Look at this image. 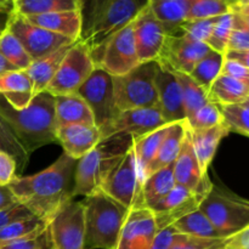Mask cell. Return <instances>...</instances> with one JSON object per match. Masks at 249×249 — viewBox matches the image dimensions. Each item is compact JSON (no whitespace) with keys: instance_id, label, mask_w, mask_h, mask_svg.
I'll use <instances>...</instances> for the list:
<instances>
[{"instance_id":"ba28073f","label":"cell","mask_w":249,"mask_h":249,"mask_svg":"<svg viewBox=\"0 0 249 249\" xmlns=\"http://www.w3.org/2000/svg\"><path fill=\"white\" fill-rule=\"evenodd\" d=\"M143 179L131 148L102 184L100 191L128 209L142 208Z\"/></svg>"},{"instance_id":"ac0fdd59","label":"cell","mask_w":249,"mask_h":249,"mask_svg":"<svg viewBox=\"0 0 249 249\" xmlns=\"http://www.w3.org/2000/svg\"><path fill=\"white\" fill-rule=\"evenodd\" d=\"M157 233L155 215L150 209H130L121 230L117 249H150Z\"/></svg>"},{"instance_id":"60d3db41","label":"cell","mask_w":249,"mask_h":249,"mask_svg":"<svg viewBox=\"0 0 249 249\" xmlns=\"http://www.w3.org/2000/svg\"><path fill=\"white\" fill-rule=\"evenodd\" d=\"M232 29L233 14L232 12H229V14L219 17L215 26H214L213 32H212L211 36H209L206 44L213 51H216V53H221V55H225L226 50H228L229 39H230Z\"/></svg>"},{"instance_id":"484cf974","label":"cell","mask_w":249,"mask_h":249,"mask_svg":"<svg viewBox=\"0 0 249 249\" xmlns=\"http://www.w3.org/2000/svg\"><path fill=\"white\" fill-rule=\"evenodd\" d=\"M189 131L202 173L208 174V168L215 156L219 143L230 131L224 125V123L220 125L213 126V128L201 129V130H190L189 129Z\"/></svg>"},{"instance_id":"ab89813d","label":"cell","mask_w":249,"mask_h":249,"mask_svg":"<svg viewBox=\"0 0 249 249\" xmlns=\"http://www.w3.org/2000/svg\"><path fill=\"white\" fill-rule=\"evenodd\" d=\"M230 2L228 0H189L186 21L224 16L231 12Z\"/></svg>"},{"instance_id":"6da1fadb","label":"cell","mask_w":249,"mask_h":249,"mask_svg":"<svg viewBox=\"0 0 249 249\" xmlns=\"http://www.w3.org/2000/svg\"><path fill=\"white\" fill-rule=\"evenodd\" d=\"M78 160L62 153L46 169L29 177H17L7 186L33 215L50 223L63 206L74 199Z\"/></svg>"},{"instance_id":"cb8c5ba5","label":"cell","mask_w":249,"mask_h":249,"mask_svg":"<svg viewBox=\"0 0 249 249\" xmlns=\"http://www.w3.org/2000/svg\"><path fill=\"white\" fill-rule=\"evenodd\" d=\"M0 95L15 109H23L34 97L33 83L27 71H12L0 77Z\"/></svg>"},{"instance_id":"bcb514c9","label":"cell","mask_w":249,"mask_h":249,"mask_svg":"<svg viewBox=\"0 0 249 249\" xmlns=\"http://www.w3.org/2000/svg\"><path fill=\"white\" fill-rule=\"evenodd\" d=\"M233 14V12H232ZM249 50V29L242 19L233 14V29L229 39L226 51H248Z\"/></svg>"},{"instance_id":"44dd1931","label":"cell","mask_w":249,"mask_h":249,"mask_svg":"<svg viewBox=\"0 0 249 249\" xmlns=\"http://www.w3.org/2000/svg\"><path fill=\"white\" fill-rule=\"evenodd\" d=\"M100 140L101 134L95 125L74 124L56 129V141L62 146L63 153L75 160L85 157Z\"/></svg>"},{"instance_id":"d6a6232c","label":"cell","mask_w":249,"mask_h":249,"mask_svg":"<svg viewBox=\"0 0 249 249\" xmlns=\"http://www.w3.org/2000/svg\"><path fill=\"white\" fill-rule=\"evenodd\" d=\"M83 0H15V11L23 17L82 9Z\"/></svg>"},{"instance_id":"277c9868","label":"cell","mask_w":249,"mask_h":249,"mask_svg":"<svg viewBox=\"0 0 249 249\" xmlns=\"http://www.w3.org/2000/svg\"><path fill=\"white\" fill-rule=\"evenodd\" d=\"M134 139L125 133L102 138L100 142L78 160L74 197H89L100 191L105 180L133 148Z\"/></svg>"},{"instance_id":"30bf717a","label":"cell","mask_w":249,"mask_h":249,"mask_svg":"<svg viewBox=\"0 0 249 249\" xmlns=\"http://www.w3.org/2000/svg\"><path fill=\"white\" fill-rule=\"evenodd\" d=\"M90 51L80 40L75 41L66 53L60 68L45 91L53 96L75 94L95 70Z\"/></svg>"},{"instance_id":"3957f363","label":"cell","mask_w":249,"mask_h":249,"mask_svg":"<svg viewBox=\"0 0 249 249\" xmlns=\"http://www.w3.org/2000/svg\"><path fill=\"white\" fill-rule=\"evenodd\" d=\"M0 117L10 125L29 155L56 141L55 96L43 91L23 109H15L0 95Z\"/></svg>"},{"instance_id":"5bb4252c","label":"cell","mask_w":249,"mask_h":249,"mask_svg":"<svg viewBox=\"0 0 249 249\" xmlns=\"http://www.w3.org/2000/svg\"><path fill=\"white\" fill-rule=\"evenodd\" d=\"M209 46L204 43L195 41L185 36H165L157 63L170 72L190 74L199 60L203 58Z\"/></svg>"},{"instance_id":"74e56055","label":"cell","mask_w":249,"mask_h":249,"mask_svg":"<svg viewBox=\"0 0 249 249\" xmlns=\"http://www.w3.org/2000/svg\"><path fill=\"white\" fill-rule=\"evenodd\" d=\"M0 53L18 71L28 70L32 63V58L22 44L9 29H6L0 36Z\"/></svg>"},{"instance_id":"ffe728a7","label":"cell","mask_w":249,"mask_h":249,"mask_svg":"<svg viewBox=\"0 0 249 249\" xmlns=\"http://www.w3.org/2000/svg\"><path fill=\"white\" fill-rule=\"evenodd\" d=\"M158 96V107L168 124L186 121L181 87L177 77L170 71L160 66L155 78Z\"/></svg>"},{"instance_id":"9a60e30c","label":"cell","mask_w":249,"mask_h":249,"mask_svg":"<svg viewBox=\"0 0 249 249\" xmlns=\"http://www.w3.org/2000/svg\"><path fill=\"white\" fill-rule=\"evenodd\" d=\"M164 125L168 123L163 118L160 107L153 106L119 112L114 121L100 134L101 139L117 133H125L133 139H139Z\"/></svg>"},{"instance_id":"c3c4849f","label":"cell","mask_w":249,"mask_h":249,"mask_svg":"<svg viewBox=\"0 0 249 249\" xmlns=\"http://www.w3.org/2000/svg\"><path fill=\"white\" fill-rule=\"evenodd\" d=\"M17 178V165L11 156L0 152V185H9Z\"/></svg>"},{"instance_id":"f546056e","label":"cell","mask_w":249,"mask_h":249,"mask_svg":"<svg viewBox=\"0 0 249 249\" xmlns=\"http://www.w3.org/2000/svg\"><path fill=\"white\" fill-rule=\"evenodd\" d=\"M175 185L174 163L151 174L142 184L143 207L148 209L155 207L174 189Z\"/></svg>"},{"instance_id":"8fae6325","label":"cell","mask_w":249,"mask_h":249,"mask_svg":"<svg viewBox=\"0 0 249 249\" xmlns=\"http://www.w3.org/2000/svg\"><path fill=\"white\" fill-rule=\"evenodd\" d=\"M53 249H84L85 207L83 201L68 202L49 223Z\"/></svg>"},{"instance_id":"4316f807","label":"cell","mask_w":249,"mask_h":249,"mask_svg":"<svg viewBox=\"0 0 249 249\" xmlns=\"http://www.w3.org/2000/svg\"><path fill=\"white\" fill-rule=\"evenodd\" d=\"M74 43L62 46L58 50L53 51V53H49V55L44 56V57L39 58V60L33 61L28 67V70H26L32 83H33L34 96L45 91L46 88L49 87L51 80L55 77L57 70L60 68L66 53H68L71 46Z\"/></svg>"},{"instance_id":"836d02e7","label":"cell","mask_w":249,"mask_h":249,"mask_svg":"<svg viewBox=\"0 0 249 249\" xmlns=\"http://www.w3.org/2000/svg\"><path fill=\"white\" fill-rule=\"evenodd\" d=\"M225 56L216 51L211 50L203 56L202 60L198 61L192 72L190 73V77L208 92L209 88L214 83V80L220 75L221 68H223Z\"/></svg>"},{"instance_id":"e0dca14e","label":"cell","mask_w":249,"mask_h":249,"mask_svg":"<svg viewBox=\"0 0 249 249\" xmlns=\"http://www.w3.org/2000/svg\"><path fill=\"white\" fill-rule=\"evenodd\" d=\"M165 36L150 2H147L134 19V40L140 63L157 61Z\"/></svg>"},{"instance_id":"db71d44e","label":"cell","mask_w":249,"mask_h":249,"mask_svg":"<svg viewBox=\"0 0 249 249\" xmlns=\"http://www.w3.org/2000/svg\"><path fill=\"white\" fill-rule=\"evenodd\" d=\"M225 58L238 62L249 70V50L248 51H226Z\"/></svg>"},{"instance_id":"d590c367","label":"cell","mask_w":249,"mask_h":249,"mask_svg":"<svg viewBox=\"0 0 249 249\" xmlns=\"http://www.w3.org/2000/svg\"><path fill=\"white\" fill-rule=\"evenodd\" d=\"M0 152L11 156L17 165V177H21L29 160V153L22 146L9 124L0 117Z\"/></svg>"},{"instance_id":"f5cc1de1","label":"cell","mask_w":249,"mask_h":249,"mask_svg":"<svg viewBox=\"0 0 249 249\" xmlns=\"http://www.w3.org/2000/svg\"><path fill=\"white\" fill-rule=\"evenodd\" d=\"M17 203V199L7 185H0V211Z\"/></svg>"},{"instance_id":"f1b7e54d","label":"cell","mask_w":249,"mask_h":249,"mask_svg":"<svg viewBox=\"0 0 249 249\" xmlns=\"http://www.w3.org/2000/svg\"><path fill=\"white\" fill-rule=\"evenodd\" d=\"M249 97V83L220 74L208 90V100L218 106L242 104Z\"/></svg>"},{"instance_id":"f907efd6","label":"cell","mask_w":249,"mask_h":249,"mask_svg":"<svg viewBox=\"0 0 249 249\" xmlns=\"http://www.w3.org/2000/svg\"><path fill=\"white\" fill-rule=\"evenodd\" d=\"M223 75H228V77L235 78V79L243 80V82L249 83V70L246 68L245 66L240 65L238 62L231 61L225 58L224 60L223 68H221V73Z\"/></svg>"},{"instance_id":"7dc6e473","label":"cell","mask_w":249,"mask_h":249,"mask_svg":"<svg viewBox=\"0 0 249 249\" xmlns=\"http://www.w3.org/2000/svg\"><path fill=\"white\" fill-rule=\"evenodd\" d=\"M29 216H33V214H32L23 204L17 202L14 206L0 211V230H2V229L6 228L7 225L15 223V221L27 219L29 218Z\"/></svg>"},{"instance_id":"680465c9","label":"cell","mask_w":249,"mask_h":249,"mask_svg":"<svg viewBox=\"0 0 249 249\" xmlns=\"http://www.w3.org/2000/svg\"><path fill=\"white\" fill-rule=\"evenodd\" d=\"M247 101H248V102H249V97H248V100H247Z\"/></svg>"},{"instance_id":"603a6c76","label":"cell","mask_w":249,"mask_h":249,"mask_svg":"<svg viewBox=\"0 0 249 249\" xmlns=\"http://www.w3.org/2000/svg\"><path fill=\"white\" fill-rule=\"evenodd\" d=\"M74 124L95 125L91 111L77 94L55 96L56 129Z\"/></svg>"},{"instance_id":"681fc988","label":"cell","mask_w":249,"mask_h":249,"mask_svg":"<svg viewBox=\"0 0 249 249\" xmlns=\"http://www.w3.org/2000/svg\"><path fill=\"white\" fill-rule=\"evenodd\" d=\"M180 235L181 233H178L173 229V226L163 229V230L158 231L150 249H170V247L175 243V241L180 237Z\"/></svg>"},{"instance_id":"8992f818","label":"cell","mask_w":249,"mask_h":249,"mask_svg":"<svg viewBox=\"0 0 249 249\" xmlns=\"http://www.w3.org/2000/svg\"><path fill=\"white\" fill-rule=\"evenodd\" d=\"M198 209L224 238L240 232L249 225V201L225 187L213 185Z\"/></svg>"},{"instance_id":"2e32d148","label":"cell","mask_w":249,"mask_h":249,"mask_svg":"<svg viewBox=\"0 0 249 249\" xmlns=\"http://www.w3.org/2000/svg\"><path fill=\"white\" fill-rule=\"evenodd\" d=\"M174 177L177 185L186 187L202 199H204V197L213 187L208 174H203L199 167L198 160L191 142L189 128L182 141L179 155L174 162Z\"/></svg>"},{"instance_id":"f35d334b","label":"cell","mask_w":249,"mask_h":249,"mask_svg":"<svg viewBox=\"0 0 249 249\" xmlns=\"http://www.w3.org/2000/svg\"><path fill=\"white\" fill-rule=\"evenodd\" d=\"M223 116L224 125L229 131L241 134L249 138V102L231 105V106H219Z\"/></svg>"},{"instance_id":"8d00e7d4","label":"cell","mask_w":249,"mask_h":249,"mask_svg":"<svg viewBox=\"0 0 249 249\" xmlns=\"http://www.w3.org/2000/svg\"><path fill=\"white\" fill-rule=\"evenodd\" d=\"M48 226L49 223L41 220L36 215L15 221V223L10 224L6 228L0 230V247L15 242V241L22 240V238L39 232V231L45 230Z\"/></svg>"},{"instance_id":"9f6ffc18","label":"cell","mask_w":249,"mask_h":249,"mask_svg":"<svg viewBox=\"0 0 249 249\" xmlns=\"http://www.w3.org/2000/svg\"><path fill=\"white\" fill-rule=\"evenodd\" d=\"M12 71H18V70H17L16 67H14V66H12L11 63H10L9 61H7L6 58L0 53V77L6 74V73L12 72Z\"/></svg>"},{"instance_id":"6f0895ef","label":"cell","mask_w":249,"mask_h":249,"mask_svg":"<svg viewBox=\"0 0 249 249\" xmlns=\"http://www.w3.org/2000/svg\"><path fill=\"white\" fill-rule=\"evenodd\" d=\"M236 15H237V16L242 19L243 23H245L246 26H247V28L249 29V15H238V14H236Z\"/></svg>"},{"instance_id":"52a82bcc","label":"cell","mask_w":249,"mask_h":249,"mask_svg":"<svg viewBox=\"0 0 249 249\" xmlns=\"http://www.w3.org/2000/svg\"><path fill=\"white\" fill-rule=\"evenodd\" d=\"M158 67L157 61L143 62L126 74L112 77L114 101L119 112L158 106L155 84Z\"/></svg>"},{"instance_id":"f6af8a7d","label":"cell","mask_w":249,"mask_h":249,"mask_svg":"<svg viewBox=\"0 0 249 249\" xmlns=\"http://www.w3.org/2000/svg\"><path fill=\"white\" fill-rule=\"evenodd\" d=\"M226 238L208 240V238L191 237L180 235L170 249H224Z\"/></svg>"},{"instance_id":"7a4b0ae2","label":"cell","mask_w":249,"mask_h":249,"mask_svg":"<svg viewBox=\"0 0 249 249\" xmlns=\"http://www.w3.org/2000/svg\"><path fill=\"white\" fill-rule=\"evenodd\" d=\"M148 0H91L82 4L79 40L90 51L95 66L109 39L135 19Z\"/></svg>"},{"instance_id":"4fadbf2b","label":"cell","mask_w":249,"mask_h":249,"mask_svg":"<svg viewBox=\"0 0 249 249\" xmlns=\"http://www.w3.org/2000/svg\"><path fill=\"white\" fill-rule=\"evenodd\" d=\"M140 65L134 40V21L112 36L102 51L96 67L111 77L126 74Z\"/></svg>"},{"instance_id":"7402d4cb","label":"cell","mask_w":249,"mask_h":249,"mask_svg":"<svg viewBox=\"0 0 249 249\" xmlns=\"http://www.w3.org/2000/svg\"><path fill=\"white\" fill-rule=\"evenodd\" d=\"M29 23L46 29L51 33L70 39L72 41L79 40L82 33V9L72 11L51 12L38 16L24 17Z\"/></svg>"},{"instance_id":"7bdbcfd3","label":"cell","mask_w":249,"mask_h":249,"mask_svg":"<svg viewBox=\"0 0 249 249\" xmlns=\"http://www.w3.org/2000/svg\"><path fill=\"white\" fill-rule=\"evenodd\" d=\"M219 17L207 19H194V21H185L181 27V34L199 43H207L213 32L214 26Z\"/></svg>"},{"instance_id":"d4e9b609","label":"cell","mask_w":249,"mask_h":249,"mask_svg":"<svg viewBox=\"0 0 249 249\" xmlns=\"http://www.w3.org/2000/svg\"><path fill=\"white\" fill-rule=\"evenodd\" d=\"M156 18L167 36H181L186 21L189 0H148Z\"/></svg>"},{"instance_id":"816d5d0a","label":"cell","mask_w":249,"mask_h":249,"mask_svg":"<svg viewBox=\"0 0 249 249\" xmlns=\"http://www.w3.org/2000/svg\"><path fill=\"white\" fill-rule=\"evenodd\" d=\"M15 12V1L0 0V36L7 29L10 18Z\"/></svg>"},{"instance_id":"83f0119b","label":"cell","mask_w":249,"mask_h":249,"mask_svg":"<svg viewBox=\"0 0 249 249\" xmlns=\"http://www.w3.org/2000/svg\"><path fill=\"white\" fill-rule=\"evenodd\" d=\"M186 133V121L170 124L169 131H168L167 136L163 140L157 155H156V157L153 158L151 164L146 169L143 180L147 177H150L151 174H153V173L158 172V170L163 169V168L168 167V165L173 164L175 162V160H177L178 155L180 152V148H181L182 141H184Z\"/></svg>"},{"instance_id":"d6986e66","label":"cell","mask_w":249,"mask_h":249,"mask_svg":"<svg viewBox=\"0 0 249 249\" xmlns=\"http://www.w3.org/2000/svg\"><path fill=\"white\" fill-rule=\"evenodd\" d=\"M202 201L201 197L192 194L186 187L175 185L160 203L150 209L155 215L158 231L169 228L180 218L198 209Z\"/></svg>"},{"instance_id":"ee69618b","label":"cell","mask_w":249,"mask_h":249,"mask_svg":"<svg viewBox=\"0 0 249 249\" xmlns=\"http://www.w3.org/2000/svg\"><path fill=\"white\" fill-rule=\"evenodd\" d=\"M0 249H53L49 226L43 231L33 233L31 236L15 241L9 245L1 246Z\"/></svg>"},{"instance_id":"5b68a950","label":"cell","mask_w":249,"mask_h":249,"mask_svg":"<svg viewBox=\"0 0 249 249\" xmlns=\"http://www.w3.org/2000/svg\"><path fill=\"white\" fill-rule=\"evenodd\" d=\"M84 249H117L129 211L102 191L85 197Z\"/></svg>"},{"instance_id":"9c48e42d","label":"cell","mask_w":249,"mask_h":249,"mask_svg":"<svg viewBox=\"0 0 249 249\" xmlns=\"http://www.w3.org/2000/svg\"><path fill=\"white\" fill-rule=\"evenodd\" d=\"M88 105L94 117L95 126L101 133L118 116L114 101L113 80L108 73L95 67L90 77L75 92Z\"/></svg>"},{"instance_id":"b9f144b4","label":"cell","mask_w":249,"mask_h":249,"mask_svg":"<svg viewBox=\"0 0 249 249\" xmlns=\"http://www.w3.org/2000/svg\"><path fill=\"white\" fill-rule=\"evenodd\" d=\"M190 130H201V129L213 128L223 124V116L218 105L208 101L203 107L198 109L194 116L186 121Z\"/></svg>"},{"instance_id":"11a10c76","label":"cell","mask_w":249,"mask_h":249,"mask_svg":"<svg viewBox=\"0 0 249 249\" xmlns=\"http://www.w3.org/2000/svg\"><path fill=\"white\" fill-rule=\"evenodd\" d=\"M230 11L238 15H249V0H238L230 2Z\"/></svg>"},{"instance_id":"1f68e13d","label":"cell","mask_w":249,"mask_h":249,"mask_svg":"<svg viewBox=\"0 0 249 249\" xmlns=\"http://www.w3.org/2000/svg\"><path fill=\"white\" fill-rule=\"evenodd\" d=\"M170 124H168V125L162 126V128L157 129L156 131L147 134V135L142 136V138L134 139L133 150L134 153H135L136 163H138L139 170H140L142 179L145 177L146 169L151 164L153 158L156 157L163 140L167 136Z\"/></svg>"},{"instance_id":"7c38bea8","label":"cell","mask_w":249,"mask_h":249,"mask_svg":"<svg viewBox=\"0 0 249 249\" xmlns=\"http://www.w3.org/2000/svg\"><path fill=\"white\" fill-rule=\"evenodd\" d=\"M7 29L22 44L24 50L32 58V62L58 50L62 46L74 43L65 36L51 33L46 29L29 23L23 16L18 15L16 11L12 14L10 18Z\"/></svg>"},{"instance_id":"e575fe53","label":"cell","mask_w":249,"mask_h":249,"mask_svg":"<svg viewBox=\"0 0 249 249\" xmlns=\"http://www.w3.org/2000/svg\"><path fill=\"white\" fill-rule=\"evenodd\" d=\"M181 87L182 97H184L185 112H186V121L191 118L201 107H203L208 100V92L199 87L189 74L185 73L173 72Z\"/></svg>"},{"instance_id":"4dcf8cb0","label":"cell","mask_w":249,"mask_h":249,"mask_svg":"<svg viewBox=\"0 0 249 249\" xmlns=\"http://www.w3.org/2000/svg\"><path fill=\"white\" fill-rule=\"evenodd\" d=\"M173 229L178 233H181L185 236H191V237L198 238H208V240H218L221 237L213 224L209 221V219L204 215V213L199 209L186 214L185 216L180 218L179 220L173 224Z\"/></svg>"}]
</instances>
